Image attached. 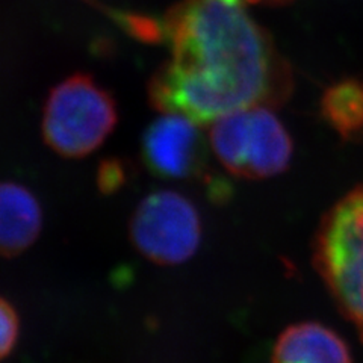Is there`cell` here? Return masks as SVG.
<instances>
[{
	"mask_svg": "<svg viewBox=\"0 0 363 363\" xmlns=\"http://www.w3.org/2000/svg\"><path fill=\"white\" fill-rule=\"evenodd\" d=\"M44 215L38 199L17 182H0V257L20 256L38 241Z\"/></svg>",
	"mask_w": 363,
	"mask_h": 363,
	"instance_id": "obj_7",
	"label": "cell"
},
{
	"mask_svg": "<svg viewBox=\"0 0 363 363\" xmlns=\"http://www.w3.org/2000/svg\"><path fill=\"white\" fill-rule=\"evenodd\" d=\"M116 101L86 74H74L50 91L43 116V136L64 157L97 150L116 128Z\"/></svg>",
	"mask_w": 363,
	"mask_h": 363,
	"instance_id": "obj_4",
	"label": "cell"
},
{
	"mask_svg": "<svg viewBox=\"0 0 363 363\" xmlns=\"http://www.w3.org/2000/svg\"><path fill=\"white\" fill-rule=\"evenodd\" d=\"M20 318L16 308L0 295V360L6 359L17 347Z\"/></svg>",
	"mask_w": 363,
	"mask_h": 363,
	"instance_id": "obj_10",
	"label": "cell"
},
{
	"mask_svg": "<svg viewBox=\"0 0 363 363\" xmlns=\"http://www.w3.org/2000/svg\"><path fill=\"white\" fill-rule=\"evenodd\" d=\"M168 60L150 79V104L211 126L232 112L274 108L292 73L247 0H180L162 23Z\"/></svg>",
	"mask_w": 363,
	"mask_h": 363,
	"instance_id": "obj_1",
	"label": "cell"
},
{
	"mask_svg": "<svg viewBox=\"0 0 363 363\" xmlns=\"http://www.w3.org/2000/svg\"><path fill=\"white\" fill-rule=\"evenodd\" d=\"M192 120L161 113L143 138V157L152 173L164 179L185 180L199 176L206 165V136Z\"/></svg>",
	"mask_w": 363,
	"mask_h": 363,
	"instance_id": "obj_6",
	"label": "cell"
},
{
	"mask_svg": "<svg viewBox=\"0 0 363 363\" xmlns=\"http://www.w3.org/2000/svg\"><path fill=\"white\" fill-rule=\"evenodd\" d=\"M248 4H283V2H289V0H247Z\"/></svg>",
	"mask_w": 363,
	"mask_h": 363,
	"instance_id": "obj_11",
	"label": "cell"
},
{
	"mask_svg": "<svg viewBox=\"0 0 363 363\" xmlns=\"http://www.w3.org/2000/svg\"><path fill=\"white\" fill-rule=\"evenodd\" d=\"M321 113L339 136L353 140L363 133V79H342L325 89Z\"/></svg>",
	"mask_w": 363,
	"mask_h": 363,
	"instance_id": "obj_9",
	"label": "cell"
},
{
	"mask_svg": "<svg viewBox=\"0 0 363 363\" xmlns=\"http://www.w3.org/2000/svg\"><path fill=\"white\" fill-rule=\"evenodd\" d=\"M313 264L337 309L363 339V185L324 215L315 235Z\"/></svg>",
	"mask_w": 363,
	"mask_h": 363,
	"instance_id": "obj_2",
	"label": "cell"
},
{
	"mask_svg": "<svg viewBox=\"0 0 363 363\" xmlns=\"http://www.w3.org/2000/svg\"><path fill=\"white\" fill-rule=\"evenodd\" d=\"M201 217L196 204L173 189H157L145 196L130 220L133 247L162 267L188 262L201 244Z\"/></svg>",
	"mask_w": 363,
	"mask_h": 363,
	"instance_id": "obj_5",
	"label": "cell"
},
{
	"mask_svg": "<svg viewBox=\"0 0 363 363\" xmlns=\"http://www.w3.org/2000/svg\"><path fill=\"white\" fill-rule=\"evenodd\" d=\"M208 143L221 167L244 179L279 176L294 152L286 128L268 106L236 111L213 121Z\"/></svg>",
	"mask_w": 363,
	"mask_h": 363,
	"instance_id": "obj_3",
	"label": "cell"
},
{
	"mask_svg": "<svg viewBox=\"0 0 363 363\" xmlns=\"http://www.w3.org/2000/svg\"><path fill=\"white\" fill-rule=\"evenodd\" d=\"M271 363H353L345 340L315 321L292 324L277 337Z\"/></svg>",
	"mask_w": 363,
	"mask_h": 363,
	"instance_id": "obj_8",
	"label": "cell"
}]
</instances>
